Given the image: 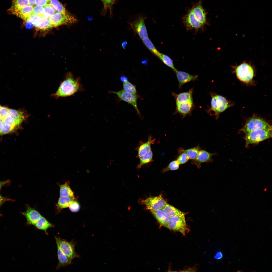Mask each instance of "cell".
Masks as SVG:
<instances>
[{
    "instance_id": "1",
    "label": "cell",
    "mask_w": 272,
    "mask_h": 272,
    "mask_svg": "<svg viewBox=\"0 0 272 272\" xmlns=\"http://www.w3.org/2000/svg\"><path fill=\"white\" fill-rule=\"evenodd\" d=\"M80 78H75L71 73H68L57 91L52 95L56 97L71 96L80 90L81 87Z\"/></svg>"
},
{
    "instance_id": "2",
    "label": "cell",
    "mask_w": 272,
    "mask_h": 272,
    "mask_svg": "<svg viewBox=\"0 0 272 272\" xmlns=\"http://www.w3.org/2000/svg\"><path fill=\"white\" fill-rule=\"evenodd\" d=\"M211 97V107L208 109V112L210 114L211 112L218 119L220 114L224 112L231 106L229 102L223 96L213 93H210Z\"/></svg>"
},
{
    "instance_id": "3",
    "label": "cell",
    "mask_w": 272,
    "mask_h": 272,
    "mask_svg": "<svg viewBox=\"0 0 272 272\" xmlns=\"http://www.w3.org/2000/svg\"><path fill=\"white\" fill-rule=\"evenodd\" d=\"M57 245L62 252L72 260L76 258H80L75 250V246L77 243L74 240L69 242L65 240L55 236Z\"/></svg>"
},
{
    "instance_id": "4",
    "label": "cell",
    "mask_w": 272,
    "mask_h": 272,
    "mask_svg": "<svg viewBox=\"0 0 272 272\" xmlns=\"http://www.w3.org/2000/svg\"><path fill=\"white\" fill-rule=\"evenodd\" d=\"M259 129L272 130V127L265 121L256 117H253L246 122L242 130L246 134Z\"/></svg>"
},
{
    "instance_id": "5",
    "label": "cell",
    "mask_w": 272,
    "mask_h": 272,
    "mask_svg": "<svg viewBox=\"0 0 272 272\" xmlns=\"http://www.w3.org/2000/svg\"><path fill=\"white\" fill-rule=\"evenodd\" d=\"M272 137V130L259 129L246 134V145L258 143Z\"/></svg>"
},
{
    "instance_id": "6",
    "label": "cell",
    "mask_w": 272,
    "mask_h": 272,
    "mask_svg": "<svg viewBox=\"0 0 272 272\" xmlns=\"http://www.w3.org/2000/svg\"><path fill=\"white\" fill-rule=\"evenodd\" d=\"M168 228L180 232L184 235H185L189 230L186 222L185 215L169 218Z\"/></svg>"
},
{
    "instance_id": "7",
    "label": "cell",
    "mask_w": 272,
    "mask_h": 272,
    "mask_svg": "<svg viewBox=\"0 0 272 272\" xmlns=\"http://www.w3.org/2000/svg\"><path fill=\"white\" fill-rule=\"evenodd\" d=\"M52 27L63 25L71 24L76 22L77 20L74 16L65 13L56 12L49 18Z\"/></svg>"
},
{
    "instance_id": "8",
    "label": "cell",
    "mask_w": 272,
    "mask_h": 272,
    "mask_svg": "<svg viewBox=\"0 0 272 272\" xmlns=\"http://www.w3.org/2000/svg\"><path fill=\"white\" fill-rule=\"evenodd\" d=\"M236 73L240 80L247 83L252 81L254 75L253 68L250 65L245 63L241 64L236 67Z\"/></svg>"
},
{
    "instance_id": "9",
    "label": "cell",
    "mask_w": 272,
    "mask_h": 272,
    "mask_svg": "<svg viewBox=\"0 0 272 272\" xmlns=\"http://www.w3.org/2000/svg\"><path fill=\"white\" fill-rule=\"evenodd\" d=\"M142 202L151 211L162 209L167 203L161 194L157 196L148 198Z\"/></svg>"
},
{
    "instance_id": "10",
    "label": "cell",
    "mask_w": 272,
    "mask_h": 272,
    "mask_svg": "<svg viewBox=\"0 0 272 272\" xmlns=\"http://www.w3.org/2000/svg\"><path fill=\"white\" fill-rule=\"evenodd\" d=\"M110 93L116 94L120 100L125 101L131 105L135 109L137 114L141 116L137 105V100L139 97L138 95L129 93L123 89L118 91H111Z\"/></svg>"
},
{
    "instance_id": "11",
    "label": "cell",
    "mask_w": 272,
    "mask_h": 272,
    "mask_svg": "<svg viewBox=\"0 0 272 272\" xmlns=\"http://www.w3.org/2000/svg\"><path fill=\"white\" fill-rule=\"evenodd\" d=\"M182 20L183 24L188 30L198 29L203 26L196 19L191 9L182 17Z\"/></svg>"
},
{
    "instance_id": "12",
    "label": "cell",
    "mask_w": 272,
    "mask_h": 272,
    "mask_svg": "<svg viewBox=\"0 0 272 272\" xmlns=\"http://www.w3.org/2000/svg\"><path fill=\"white\" fill-rule=\"evenodd\" d=\"M147 17L139 16L138 18L134 21L129 23L132 28L137 33L141 39L148 37V34L145 23V20Z\"/></svg>"
},
{
    "instance_id": "13",
    "label": "cell",
    "mask_w": 272,
    "mask_h": 272,
    "mask_svg": "<svg viewBox=\"0 0 272 272\" xmlns=\"http://www.w3.org/2000/svg\"><path fill=\"white\" fill-rule=\"evenodd\" d=\"M197 20L202 25L207 23V12L202 6L201 0L194 4L191 9Z\"/></svg>"
},
{
    "instance_id": "14",
    "label": "cell",
    "mask_w": 272,
    "mask_h": 272,
    "mask_svg": "<svg viewBox=\"0 0 272 272\" xmlns=\"http://www.w3.org/2000/svg\"><path fill=\"white\" fill-rule=\"evenodd\" d=\"M21 213L26 218L27 224L28 225L34 226L39 219L42 216L37 210L26 205V210Z\"/></svg>"
},
{
    "instance_id": "15",
    "label": "cell",
    "mask_w": 272,
    "mask_h": 272,
    "mask_svg": "<svg viewBox=\"0 0 272 272\" xmlns=\"http://www.w3.org/2000/svg\"><path fill=\"white\" fill-rule=\"evenodd\" d=\"M194 107L193 100L176 103V109L174 113H178L184 118L187 115L191 114Z\"/></svg>"
},
{
    "instance_id": "16",
    "label": "cell",
    "mask_w": 272,
    "mask_h": 272,
    "mask_svg": "<svg viewBox=\"0 0 272 272\" xmlns=\"http://www.w3.org/2000/svg\"><path fill=\"white\" fill-rule=\"evenodd\" d=\"M214 155V153H210L205 150L201 149L196 158L192 160L191 163L196 165L198 167L200 168L201 163L211 162L212 157Z\"/></svg>"
},
{
    "instance_id": "17",
    "label": "cell",
    "mask_w": 272,
    "mask_h": 272,
    "mask_svg": "<svg viewBox=\"0 0 272 272\" xmlns=\"http://www.w3.org/2000/svg\"><path fill=\"white\" fill-rule=\"evenodd\" d=\"M179 82V87L180 88L185 84L197 80L198 75H193L186 72L177 70L175 72Z\"/></svg>"
},
{
    "instance_id": "18",
    "label": "cell",
    "mask_w": 272,
    "mask_h": 272,
    "mask_svg": "<svg viewBox=\"0 0 272 272\" xmlns=\"http://www.w3.org/2000/svg\"><path fill=\"white\" fill-rule=\"evenodd\" d=\"M155 139H152V136H149L147 142H142L140 141L139 145L136 149L138 153L136 157L140 158L146 154L151 149V145L155 143Z\"/></svg>"
},
{
    "instance_id": "19",
    "label": "cell",
    "mask_w": 272,
    "mask_h": 272,
    "mask_svg": "<svg viewBox=\"0 0 272 272\" xmlns=\"http://www.w3.org/2000/svg\"><path fill=\"white\" fill-rule=\"evenodd\" d=\"M193 89L192 88L187 92L176 94L172 92V95L175 97L176 103H181L192 100Z\"/></svg>"
},
{
    "instance_id": "20",
    "label": "cell",
    "mask_w": 272,
    "mask_h": 272,
    "mask_svg": "<svg viewBox=\"0 0 272 272\" xmlns=\"http://www.w3.org/2000/svg\"><path fill=\"white\" fill-rule=\"evenodd\" d=\"M151 211L160 224L168 228L169 217L161 209Z\"/></svg>"
},
{
    "instance_id": "21",
    "label": "cell",
    "mask_w": 272,
    "mask_h": 272,
    "mask_svg": "<svg viewBox=\"0 0 272 272\" xmlns=\"http://www.w3.org/2000/svg\"><path fill=\"white\" fill-rule=\"evenodd\" d=\"M57 247L58 263L56 267V270L59 269L61 267H65L71 264L72 262V260L64 254L59 248Z\"/></svg>"
},
{
    "instance_id": "22",
    "label": "cell",
    "mask_w": 272,
    "mask_h": 272,
    "mask_svg": "<svg viewBox=\"0 0 272 272\" xmlns=\"http://www.w3.org/2000/svg\"><path fill=\"white\" fill-rule=\"evenodd\" d=\"M161 210L169 218L173 216L185 215L186 214L185 213L167 203Z\"/></svg>"
},
{
    "instance_id": "23",
    "label": "cell",
    "mask_w": 272,
    "mask_h": 272,
    "mask_svg": "<svg viewBox=\"0 0 272 272\" xmlns=\"http://www.w3.org/2000/svg\"><path fill=\"white\" fill-rule=\"evenodd\" d=\"M37 229L44 231L46 234L48 235L47 230L50 228L54 227V225L49 222L45 218L42 216L34 225Z\"/></svg>"
},
{
    "instance_id": "24",
    "label": "cell",
    "mask_w": 272,
    "mask_h": 272,
    "mask_svg": "<svg viewBox=\"0 0 272 272\" xmlns=\"http://www.w3.org/2000/svg\"><path fill=\"white\" fill-rule=\"evenodd\" d=\"M201 149L199 146L187 149L181 148L178 149L179 153H185L189 159L192 160L195 159L197 157Z\"/></svg>"
},
{
    "instance_id": "25",
    "label": "cell",
    "mask_w": 272,
    "mask_h": 272,
    "mask_svg": "<svg viewBox=\"0 0 272 272\" xmlns=\"http://www.w3.org/2000/svg\"><path fill=\"white\" fill-rule=\"evenodd\" d=\"M43 16H39L32 13L26 22L31 24L38 29H40L43 22Z\"/></svg>"
},
{
    "instance_id": "26",
    "label": "cell",
    "mask_w": 272,
    "mask_h": 272,
    "mask_svg": "<svg viewBox=\"0 0 272 272\" xmlns=\"http://www.w3.org/2000/svg\"><path fill=\"white\" fill-rule=\"evenodd\" d=\"M60 195L61 196L74 197V193L68 182L60 186Z\"/></svg>"
},
{
    "instance_id": "27",
    "label": "cell",
    "mask_w": 272,
    "mask_h": 272,
    "mask_svg": "<svg viewBox=\"0 0 272 272\" xmlns=\"http://www.w3.org/2000/svg\"><path fill=\"white\" fill-rule=\"evenodd\" d=\"M74 199V197L60 196L58 202V207L60 209L68 208Z\"/></svg>"
},
{
    "instance_id": "28",
    "label": "cell",
    "mask_w": 272,
    "mask_h": 272,
    "mask_svg": "<svg viewBox=\"0 0 272 272\" xmlns=\"http://www.w3.org/2000/svg\"><path fill=\"white\" fill-rule=\"evenodd\" d=\"M153 155L151 149L145 156L139 158L140 163L137 166V168H140L145 164L153 161Z\"/></svg>"
},
{
    "instance_id": "29",
    "label": "cell",
    "mask_w": 272,
    "mask_h": 272,
    "mask_svg": "<svg viewBox=\"0 0 272 272\" xmlns=\"http://www.w3.org/2000/svg\"><path fill=\"white\" fill-rule=\"evenodd\" d=\"M9 115L13 117L19 125H20L24 119L23 112L15 110L9 109Z\"/></svg>"
},
{
    "instance_id": "30",
    "label": "cell",
    "mask_w": 272,
    "mask_h": 272,
    "mask_svg": "<svg viewBox=\"0 0 272 272\" xmlns=\"http://www.w3.org/2000/svg\"><path fill=\"white\" fill-rule=\"evenodd\" d=\"M157 56L166 65L171 68L175 72L177 70L175 67L172 60L169 56L159 53Z\"/></svg>"
},
{
    "instance_id": "31",
    "label": "cell",
    "mask_w": 272,
    "mask_h": 272,
    "mask_svg": "<svg viewBox=\"0 0 272 272\" xmlns=\"http://www.w3.org/2000/svg\"><path fill=\"white\" fill-rule=\"evenodd\" d=\"M49 3L56 12L63 13H67L65 8L58 0H50Z\"/></svg>"
},
{
    "instance_id": "32",
    "label": "cell",
    "mask_w": 272,
    "mask_h": 272,
    "mask_svg": "<svg viewBox=\"0 0 272 272\" xmlns=\"http://www.w3.org/2000/svg\"><path fill=\"white\" fill-rule=\"evenodd\" d=\"M142 39L143 43L147 48L154 54L157 56L160 52L156 49L148 38L145 37Z\"/></svg>"
},
{
    "instance_id": "33",
    "label": "cell",
    "mask_w": 272,
    "mask_h": 272,
    "mask_svg": "<svg viewBox=\"0 0 272 272\" xmlns=\"http://www.w3.org/2000/svg\"><path fill=\"white\" fill-rule=\"evenodd\" d=\"M123 90L128 92L134 94H137L135 86L128 81L123 83Z\"/></svg>"
},
{
    "instance_id": "34",
    "label": "cell",
    "mask_w": 272,
    "mask_h": 272,
    "mask_svg": "<svg viewBox=\"0 0 272 272\" xmlns=\"http://www.w3.org/2000/svg\"><path fill=\"white\" fill-rule=\"evenodd\" d=\"M43 16L48 18H49L55 13L56 11L50 4H47L43 6Z\"/></svg>"
},
{
    "instance_id": "35",
    "label": "cell",
    "mask_w": 272,
    "mask_h": 272,
    "mask_svg": "<svg viewBox=\"0 0 272 272\" xmlns=\"http://www.w3.org/2000/svg\"><path fill=\"white\" fill-rule=\"evenodd\" d=\"M180 164L177 160H175L171 162L165 167L162 169V173L169 171H175L178 169L179 167Z\"/></svg>"
},
{
    "instance_id": "36",
    "label": "cell",
    "mask_w": 272,
    "mask_h": 272,
    "mask_svg": "<svg viewBox=\"0 0 272 272\" xmlns=\"http://www.w3.org/2000/svg\"><path fill=\"white\" fill-rule=\"evenodd\" d=\"M179 154L177 160L180 164H185L189 160V159L185 153L182 152Z\"/></svg>"
},
{
    "instance_id": "37",
    "label": "cell",
    "mask_w": 272,
    "mask_h": 272,
    "mask_svg": "<svg viewBox=\"0 0 272 272\" xmlns=\"http://www.w3.org/2000/svg\"><path fill=\"white\" fill-rule=\"evenodd\" d=\"M9 109L5 107L1 106L0 108V116L1 120L3 121L4 123V120L9 115Z\"/></svg>"
},
{
    "instance_id": "38",
    "label": "cell",
    "mask_w": 272,
    "mask_h": 272,
    "mask_svg": "<svg viewBox=\"0 0 272 272\" xmlns=\"http://www.w3.org/2000/svg\"><path fill=\"white\" fill-rule=\"evenodd\" d=\"M44 7L43 6L35 5L33 7V13L39 15H43Z\"/></svg>"
},
{
    "instance_id": "39",
    "label": "cell",
    "mask_w": 272,
    "mask_h": 272,
    "mask_svg": "<svg viewBox=\"0 0 272 272\" xmlns=\"http://www.w3.org/2000/svg\"><path fill=\"white\" fill-rule=\"evenodd\" d=\"M15 201L14 200L10 198L8 196L4 197L0 194V217H2L3 216L1 212V208L3 205L7 201L12 202Z\"/></svg>"
},
{
    "instance_id": "40",
    "label": "cell",
    "mask_w": 272,
    "mask_h": 272,
    "mask_svg": "<svg viewBox=\"0 0 272 272\" xmlns=\"http://www.w3.org/2000/svg\"><path fill=\"white\" fill-rule=\"evenodd\" d=\"M69 207L72 212H78L80 209V206L78 202L74 200L70 205Z\"/></svg>"
},
{
    "instance_id": "41",
    "label": "cell",
    "mask_w": 272,
    "mask_h": 272,
    "mask_svg": "<svg viewBox=\"0 0 272 272\" xmlns=\"http://www.w3.org/2000/svg\"><path fill=\"white\" fill-rule=\"evenodd\" d=\"M116 0H103V2L105 8H109L111 9L112 7Z\"/></svg>"
},
{
    "instance_id": "42",
    "label": "cell",
    "mask_w": 272,
    "mask_h": 272,
    "mask_svg": "<svg viewBox=\"0 0 272 272\" xmlns=\"http://www.w3.org/2000/svg\"><path fill=\"white\" fill-rule=\"evenodd\" d=\"M11 182V181L10 179L4 181H0V191L3 187L10 186Z\"/></svg>"
},
{
    "instance_id": "43",
    "label": "cell",
    "mask_w": 272,
    "mask_h": 272,
    "mask_svg": "<svg viewBox=\"0 0 272 272\" xmlns=\"http://www.w3.org/2000/svg\"><path fill=\"white\" fill-rule=\"evenodd\" d=\"M50 0H36V5L44 6L48 4Z\"/></svg>"
},
{
    "instance_id": "44",
    "label": "cell",
    "mask_w": 272,
    "mask_h": 272,
    "mask_svg": "<svg viewBox=\"0 0 272 272\" xmlns=\"http://www.w3.org/2000/svg\"><path fill=\"white\" fill-rule=\"evenodd\" d=\"M223 257V255L222 252L220 251L217 252L215 255L214 258L216 259H221Z\"/></svg>"
},
{
    "instance_id": "45",
    "label": "cell",
    "mask_w": 272,
    "mask_h": 272,
    "mask_svg": "<svg viewBox=\"0 0 272 272\" xmlns=\"http://www.w3.org/2000/svg\"><path fill=\"white\" fill-rule=\"evenodd\" d=\"M121 81L123 83H125L128 81V77L125 76H121L120 78Z\"/></svg>"
},
{
    "instance_id": "46",
    "label": "cell",
    "mask_w": 272,
    "mask_h": 272,
    "mask_svg": "<svg viewBox=\"0 0 272 272\" xmlns=\"http://www.w3.org/2000/svg\"><path fill=\"white\" fill-rule=\"evenodd\" d=\"M29 5L33 7L36 5V0H27Z\"/></svg>"
},
{
    "instance_id": "47",
    "label": "cell",
    "mask_w": 272,
    "mask_h": 272,
    "mask_svg": "<svg viewBox=\"0 0 272 272\" xmlns=\"http://www.w3.org/2000/svg\"><path fill=\"white\" fill-rule=\"evenodd\" d=\"M127 44V43L126 41H124L122 43L121 45L122 48L124 49H125V48L126 45Z\"/></svg>"
},
{
    "instance_id": "48",
    "label": "cell",
    "mask_w": 272,
    "mask_h": 272,
    "mask_svg": "<svg viewBox=\"0 0 272 272\" xmlns=\"http://www.w3.org/2000/svg\"><path fill=\"white\" fill-rule=\"evenodd\" d=\"M101 0V1H102V2H103V0Z\"/></svg>"
},
{
    "instance_id": "49",
    "label": "cell",
    "mask_w": 272,
    "mask_h": 272,
    "mask_svg": "<svg viewBox=\"0 0 272 272\" xmlns=\"http://www.w3.org/2000/svg\"><path fill=\"white\" fill-rule=\"evenodd\" d=\"M1 107V106H0V108Z\"/></svg>"
}]
</instances>
